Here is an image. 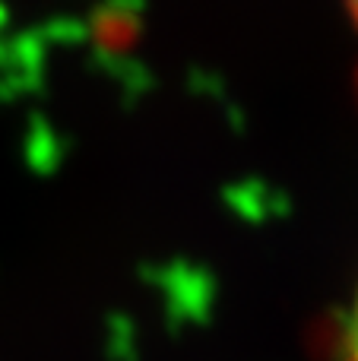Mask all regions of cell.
<instances>
[{
    "mask_svg": "<svg viewBox=\"0 0 358 361\" xmlns=\"http://www.w3.org/2000/svg\"><path fill=\"white\" fill-rule=\"evenodd\" d=\"M346 6H349V16H352V23L358 29V0H346Z\"/></svg>",
    "mask_w": 358,
    "mask_h": 361,
    "instance_id": "7a4b0ae2",
    "label": "cell"
},
{
    "mask_svg": "<svg viewBox=\"0 0 358 361\" xmlns=\"http://www.w3.org/2000/svg\"><path fill=\"white\" fill-rule=\"evenodd\" d=\"M342 361H358V292L349 311L346 330H342Z\"/></svg>",
    "mask_w": 358,
    "mask_h": 361,
    "instance_id": "6da1fadb",
    "label": "cell"
}]
</instances>
